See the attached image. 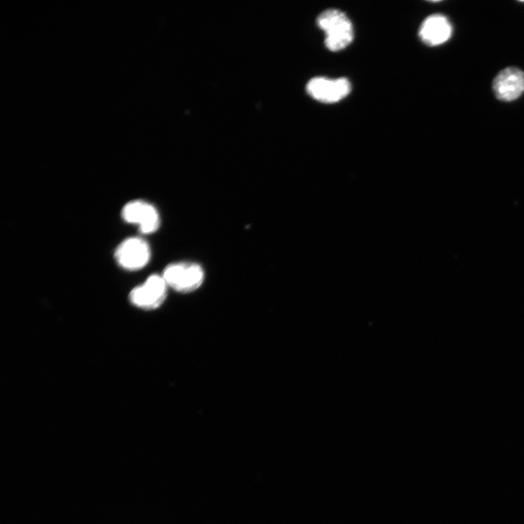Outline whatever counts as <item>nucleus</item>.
Segmentation results:
<instances>
[{
	"label": "nucleus",
	"instance_id": "1",
	"mask_svg": "<svg viewBox=\"0 0 524 524\" xmlns=\"http://www.w3.org/2000/svg\"><path fill=\"white\" fill-rule=\"evenodd\" d=\"M317 24L325 35L326 48L333 52L340 51L352 42L354 30L349 18L342 11L329 9L317 18Z\"/></svg>",
	"mask_w": 524,
	"mask_h": 524
},
{
	"label": "nucleus",
	"instance_id": "2",
	"mask_svg": "<svg viewBox=\"0 0 524 524\" xmlns=\"http://www.w3.org/2000/svg\"><path fill=\"white\" fill-rule=\"evenodd\" d=\"M162 277L169 289L181 294H189L201 288L205 273L198 264L179 262L165 267Z\"/></svg>",
	"mask_w": 524,
	"mask_h": 524
},
{
	"label": "nucleus",
	"instance_id": "3",
	"mask_svg": "<svg viewBox=\"0 0 524 524\" xmlns=\"http://www.w3.org/2000/svg\"><path fill=\"white\" fill-rule=\"evenodd\" d=\"M169 289L162 275L152 274L143 284L130 292L129 300L137 308L156 310L162 306Z\"/></svg>",
	"mask_w": 524,
	"mask_h": 524
},
{
	"label": "nucleus",
	"instance_id": "4",
	"mask_svg": "<svg viewBox=\"0 0 524 524\" xmlns=\"http://www.w3.org/2000/svg\"><path fill=\"white\" fill-rule=\"evenodd\" d=\"M115 259L118 266L125 270H140L150 261L151 248L147 242L141 238H129L117 247Z\"/></svg>",
	"mask_w": 524,
	"mask_h": 524
},
{
	"label": "nucleus",
	"instance_id": "5",
	"mask_svg": "<svg viewBox=\"0 0 524 524\" xmlns=\"http://www.w3.org/2000/svg\"><path fill=\"white\" fill-rule=\"evenodd\" d=\"M122 218L126 223L139 228L143 234L155 233L160 225L157 208L143 200H135L126 204L122 209Z\"/></svg>",
	"mask_w": 524,
	"mask_h": 524
},
{
	"label": "nucleus",
	"instance_id": "6",
	"mask_svg": "<svg viewBox=\"0 0 524 524\" xmlns=\"http://www.w3.org/2000/svg\"><path fill=\"white\" fill-rule=\"evenodd\" d=\"M306 90L312 98L320 102L334 104L350 94L351 85L350 81L343 77L338 79L315 77L308 82Z\"/></svg>",
	"mask_w": 524,
	"mask_h": 524
},
{
	"label": "nucleus",
	"instance_id": "7",
	"mask_svg": "<svg viewBox=\"0 0 524 524\" xmlns=\"http://www.w3.org/2000/svg\"><path fill=\"white\" fill-rule=\"evenodd\" d=\"M492 88L499 100L506 102L515 101L524 92V72L518 67H507L496 74Z\"/></svg>",
	"mask_w": 524,
	"mask_h": 524
},
{
	"label": "nucleus",
	"instance_id": "8",
	"mask_svg": "<svg viewBox=\"0 0 524 524\" xmlns=\"http://www.w3.org/2000/svg\"><path fill=\"white\" fill-rule=\"evenodd\" d=\"M452 33V25L447 17L442 14H433L423 22L419 35L425 44L434 47L447 43Z\"/></svg>",
	"mask_w": 524,
	"mask_h": 524
}]
</instances>
